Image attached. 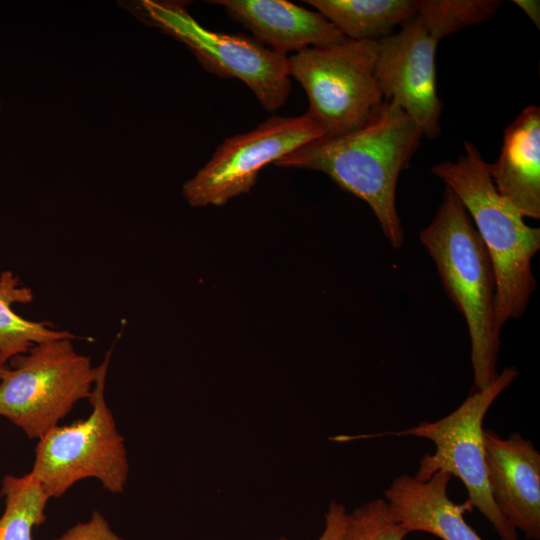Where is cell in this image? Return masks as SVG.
Returning <instances> with one entry per match:
<instances>
[{
    "label": "cell",
    "mask_w": 540,
    "mask_h": 540,
    "mask_svg": "<svg viewBox=\"0 0 540 540\" xmlns=\"http://www.w3.org/2000/svg\"><path fill=\"white\" fill-rule=\"evenodd\" d=\"M322 136L307 113L274 115L247 133L225 139L211 159L184 183V197L193 207L225 205L249 192L264 166Z\"/></svg>",
    "instance_id": "obj_9"
},
{
    "label": "cell",
    "mask_w": 540,
    "mask_h": 540,
    "mask_svg": "<svg viewBox=\"0 0 540 540\" xmlns=\"http://www.w3.org/2000/svg\"><path fill=\"white\" fill-rule=\"evenodd\" d=\"M351 40L379 41L417 14L418 0H306Z\"/></svg>",
    "instance_id": "obj_15"
},
{
    "label": "cell",
    "mask_w": 540,
    "mask_h": 540,
    "mask_svg": "<svg viewBox=\"0 0 540 540\" xmlns=\"http://www.w3.org/2000/svg\"><path fill=\"white\" fill-rule=\"evenodd\" d=\"M489 169L498 193L523 218H540L539 106L525 107L507 126L501 153Z\"/></svg>",
    "instance_id": "obj_14"
},
{
    "label": "cell",
    "mask_w": 540,
    "mask_h": 540,
    "mask_svg": "<svg viewBox=\"0 0 540 540\" xmlns=\"http://www.w3.org/2000/svg\"><path fill=\"white\" fill-rule=\"evenodd\" d=\"M8 371H9L8 364L0 363V380L6 375Z\"/></svg>",
    "instance_id": "obj_23"
},
{
    "label": "cell",
    "mask_w": 540,
    "mask_h": 540,
    "mask_svg": "<svg viewBox=\"0 0 540 540\" xmlns=\"http://www.w3.org/2000/svg\"><path fill=\"white\" fill-rule=\"evenodd\" d=\"M485 463L494 502L526 539H540V454L518 432L484 429Z\"/></svg>",
    "instance_id": "obj_11"
},
{
    "label": "cell",
    "mask_w": 540,
    "mask_h": 540,
    "mask_svg": "<svg viewBox=\"0 0 540 540\" xmlns=\"http://www.w3.org/2000/svg\"><path fill=\"white\" fill-rule=\"evenodd\" d=\"M422 137L416 122L402 108L384 100L358 128L317 138L274 164L325 173L343 190L365 201L390 244L400 248L404 231L396 209V186Z\"/></svg>",
    "instance_id": "obj_1"
},
{
    "label": "cell",
    "mask_w": 540,
    "mask_h": 540,
    "mask_svg": "<svg viewBox=\"0 0 540 540\" xmlns=\"http://www.w3.org/2000/svg\"><path fill=\"white\" fill-rule=\"evenodd\" d=\"M451 478L443 471L426 481L407 474L394 478L384 491L392 516L410 533L426 532L441 540H483L464 518L469 506L449 498Z\"/></svg>",
    "instance_id": "obj_13"
},
{
    "label": "cell",
    "mask_w": 540,
    "mask_h": 540,
    "mask_svg": "<svg viewBox=\"0 0 540 540\" xmlns=\"http://www.w3.org/2000/svg\"><path fill=\"white\" fill-rule=\"evenodd\" d=\"M0 112H1V101H0Z\"/></svg>",
    "instance_id": "obj_24"
},
{
    "label": "cell",
    "mask_w": 540,
    "mask_h": 540,
    "mask_svg": "<svg viewBox=\"0 0 540 540\" xmlns=\"http://www.w3.org/2000/svg\"><path fill=\"white\" fill-rule=\"evenodd\" d=\"M135 17L183 43L212 74L244 82L268 112L287 101L288 57L243 34H226L202 26L181 1L141 0L125 3Z\"/></svg>",
    "instance_id": "obj_7"
},
{
    "label": "cell",
    "mask_w": 540,
    "mask_h": 540,
    "mask_svg": "<svg viewBox=\"0 0 540 540\" xmlns=\"http://www.w3.org/2000/svg\"><path fill=\"white\" fill-rule=\"evenodd\" d=\"M259 43L286 55L308 47L339 43L346 38L319 12L286 0H216Z\"/></svg>",
    "instance_id": "obj_12"
},
{
    "label": "cell",
    "mask_w": 540,
    "mask_h": 540,
    "mask_svg": "<svg viewBox=\"0 0 540 540\" xmlns=\"http://www.w3.org/2000/svg\"><path fill=\"white\" fill-rule=\"evenodd\" d=\"M420 240L436 264L447 295L466 320L474 388L483 390L499 375L495 275L467 210L449 187L432 222L420 232Z\"/></svg>",
    "instance_id": "obj_3"
},
{
    "label": "cell",
    "mask_w": 540,
    "mask_h": 540,
    "mask_svg": "<svg viewBox=\"0 0 540 540\" xmlns=\"http://www.w3.org/2000/svg\"><path fill=\"white\" fill-rule=\"evenodd\" d=\"M346 507L336 501H332L325 513V523L322 533L316 540H344L347 519ZM273 540H289L280 537Z\"/></svg>",
    "instance_id": "obj_21"
},
{
    "label": "cell",
    "mask_w": 540,
    "mask_h": 540,
    "mask_svg": "<svg viewBox=\"0 0 540 540\" xmlns=\"http://www.w3.org/2000/svg\"><path fill=\"white\" fill-rule=\"evenodd\" d=\"M431 172L460 199L489 254L495 275L494 321L500 333L520 318L536 289L532 258L540 249V229L531 227L498 193L489 164L479 149L464 141L456 161L435 164Z\"/></svg>",
    "instance_id": "obj_2"
},
{
    "label": "cell",
    "mask_w": 540,
    "mask_h": 540,
    "mask_svg": "<svg viewBox=\"0 0 540 540\" xmlns=\"http://www.w3.org/2000/svg\"><path fill=\"white\" fill-rule=\"evenodd\" d=\"M518 374L515 366L504 368L490 386L474 391L457 409L437 421H422L406 430L366 436H416L432 441L436 450L421 457L414 477L426 481L443 471L459 478L468 493L466 504L479 510L500 540H518L519 535L497 507L489 488L483 420L493 402Z\"/></svg>",
    "instance_id": "obj_6"
},
{
    "label": "cell",
    "mask_w": 540,
    "mask_h": 540,
    "mask_svg": "<svg viewBox=\"0 0 540 540\" xmlns=\"http://www.w3.org/2000/svg\"><path fill=\"white\" fill-rule=\"evenodd\" d=\"M378 41L345 39L288 58L290 76L306 91L307 114L324 136L352 131L384 101L375 76Z\"/></svg>",
    "instance_id": "obj_8"
},
{
    "label": "cell",
    "mask_w": 540,
    "mask_h": 540,
    "mask_svg": "<svg viewBox=\"0 0 540 540\" xmlns=\"http://www.w3.org/2000/svg\"><path fill=\"white\" fill-rule=\"evenodd\" d=\"M33 299L32 289L11 270L0 273V363L7 364L41 342L77 338L69 331L52 328L51 323L32 321L14 311V304H28Z\"/></svg>",
    "instance_id": "obj_16"
},
{
    "label": "cell",
    "mask_w": 540,
    "mask_h": 540,
    "mask_svg": "<svg viewBox=\"0 0 540 540\" xmlns=\"http://www.w3.org/2000/svg\"><path fill=\"white\" fill-rule=\"evenodd\" d=\"M513 3L526 13L537 28L540 27V2L538 0H514Z\"/></svg>",
    "instance_id": "obj_22"
},
{
    "label": "cell",
    "mask_w": 540,
    "mask_h": 540,
    "mask_svg": "<svg viewBox=\"0 0 540 540\" xmlns=\"http://www.w3.org/2000/svg\"><path fill=\"white\" fill-rule=\"evenodd\" d=\"M53 540H125L110 526L105 516L94 511L88 520L79 522Z\"/></svg>",
    "instance_id": "obj_20"
},
{
    "label": "cell",
    "mask_w": 540,
    "mask_h": 540,
    "mask_svg": "<svg viewBox=\"0 0 540 540\" xmlns=\"http://www.w3.org/2000/svg\"><path fill=\"white\" fill-rule=\"evenodd\" d=\"M73 339H54L34 345L7 363L0 380V417L38 440L58 426L93 389L97 366L79 353Z\"/></svg>",
    "instance_id": "obj_5"
},
{
    "label": "cell",
    "mask_w": 540,
    "mask_h": 540,
    "mask_svg": "<svg viewBox=\"0 0 540 540\" xmlns=\"http://www.w3.org/2000/svg\"><path fill=\"white\" fill-rule=\"evenodd\" d=\"M112 348L97 366L88 398L91 412L82 420L56 426L39 438L31 476L49 497H62L74 484L93 478L112 494H122L129 462L124 437L105 398Z\"/></svg>",
    "instance_id": "obj_4"
},
{
    "label": "cell",
    "mask_w": 540,
    "mask_h": 540,
    "mask_svg": "<svg viewBox=\"0 0 540 540\" xmlns=\"http://www.w3.org/2000/svg\"><path fill=\"white\" fill-rule=\"evenodd\" d=\"M500 0H418L417 16L439 41L490 19Z\"/></svg>",
    "instance_id": "obj_18"
},
{
    "label": "cell",
    "mask_w": 540,
    "mask_h": 540,
    "mask_svg": "<svg viewBox=\"0 0 540 540\" xmlns=\"http://www.w3.org/2000/svg\"><path fill=\"white\" fill-rule=\"evenodd\" d=\"M375 76L384 100L402 108L423 137L441 133L443 103L437 95L435 55L439 40L416 15L378 41Z\"/></svg>",
    "instance_id": "obj_10"
},
{
    "label": "cell",
    "mask_w": 540,
    "mask_h": 540,
    "mask_svg": "<svg viewBox=\"0 0 540 540\" xmlns=\"http://www.w3.org/2000/svg\"><path fill=\"white\" fill-rule=\"evenodd\" d=\"M408 534L383 498L368 501L347 513L344 540H404Z\"/></svg>",
    "instance_id": "obj_19"
},
{
    "label": "cell",
    "mask_w": 540,
    "mask_h": 540,
    "mask_svg": "<svg viewBox=\"0 0 540 540\" xmlns=\"http://www.w3.org/2000/svg\"><path fill=\"white\" fill-rule=\"evenodd\" d=\"M1 495L5 507L0 516V540H33V528L47 520L50 500L40 484L30 473L21 477L5 475Z\"/></svg>",
    "instance_id": "obj_17"
}]
</instances>
